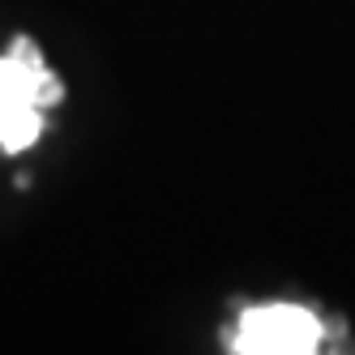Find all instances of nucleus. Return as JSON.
Here are the masks:
<instances>
[{
    "mask_svg": "<svg viewBox=\"0 0 355 355\" xmlns=\"http://www.w3.org/2000/svg\"><path fill=\"white\" fill-rule=\"evenodd\" d=\"M325 343V325L300 304H261L236 325V351L244 355H313Z\"/></svg>",
    "mask_w": 355,
    "mask_h": 355,
    "instance_id": "nucleus-1",
    "label": "nucleus"
},
{
    "mask_svg": "<svg viewBox=\"0 0 355 355\" xmlns=\"http://www.w3.org/2000/svg\"><path fill=\"white\" fill-rule=\"evenodd\" d=\"M43 137V107H9L0 112V150L21 155Z\"/></svg>",
    "mask_w": 355,
    "mask_h": 355,
    "instance_id": "nucleus-2",
    "label": "nucleus"
}]
</instances>
